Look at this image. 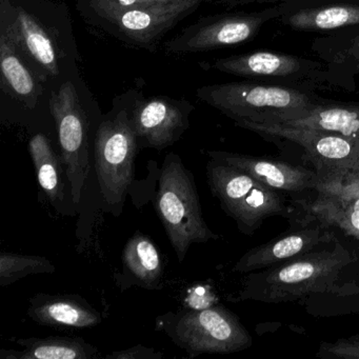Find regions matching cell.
<instances>
[{"label": "cell", "instance_id": "obj_13", "mask_svg": "<svg viewBox=\"0 0 359 359\" xmlns=\"http://www.w3.org/2000/svg\"><path fill=\"white\" fill-rule=\"evenodd\" d=\"M192 110L189 102L163 96L138 102L131 117L138 144L161 151L172 146L188 129Z\"/></svg>", "mask_w": 359, "mask_h": 359}, {"label": "cell", "instance_id": "obj_10", "mask_svg": "<svg viewBox=\"0 0 359 359\" xmlns=\"http://www.w3.org/2000/svg\"><path fill=\"white\" fill-rule=\"evenodd\" d=\"M283 14L279 4L253 12L217 14L199 20L165 43L169 53H201L253 41L268 22Z\"/></svg>", "mask_w": 359, "mask_h": 359}, {"label": "cell", "instance_id": "obj_32", "mask_svg": "<svg viewBox=\"0 0 359 359\" xmlns=\"http://www.w3.org/2000/svg\"><path fill=\"white\" fill-rule=\"evenodd\" d=\"M357 293H358V292H357ZM359 294V293H358Z\"/></svg>", "mask_w": 359, "mask_h": 359}, {"label": "cell", "instance_id": "obj_26", "mask_svg": "<svg viewBox=\"0 0 359 359\" xmlns=\"http://www.w3.org/2000/svg\"><path fill=\"white\" fill-rule=\"evenodd\" d=\"M317 356L325 358L359 359V336L334 342H323Z\"/></svg>", "mask_w": 359, "mask_h": 359}, {"label": "cell", "instance_id": "obj_1", "mask_svg": "<svg viewBox=\"0 0 359 359\" xmlns=\"http://www.w3.org/2000/svg\"><path fill=\"white\" fill-rule=\"evenodd\" d=\"M356 260L337 241L270 268L249 273L239 291L241 300L283 304L333 291L344 269Z\"/></svg>", "mask_w": 359, "mask_h": 359}, {"label": "cell", "instance_id": "obj_18", "mask_svg": "<svg viewBox=\"0 0 359 359\" xmlns=\"http://www.w3.org/2000/svg\"><path fill=\"white\" fill-rule=\"evenodd\" d=\"M311 50L327 66L337 90L356 91L359 75V26L323 34Z\"/></svg>", "mask_w": 359, "mask_h": 359}, {"label": "cell", "instance_id": "obj_3", "mask_svg": "<svg viewBox=\"0 0 359 359\" xmlns=\"http://www.w3.org/2000/svg\"><path fill=\"white\" fill-rule=\"evenodd\" d=\"M155 207L180 262L193 243L219 238L203 218L192 173L173 153L165 157L161 168Z\"/></svg>", "mask_w": 359, "mask_h": 359}, {"label": "cell", "instance_id": "obj_14", "mask_svg": "<svg viewBox=\"0 0 359 359\" xmlns=\"http://www.w3.org/2000/svg\"><path fill=\"white\" fill-rule=\"evenodd\" d=\"M210 158L247 172L278 192L302 193L325 187L317 172L268 157L251 156L224 151H209Z\"/></svg>", "mask_w": 359, "mask_h": 359}, {"label": "cell", "instance_id": "obj_29", "mask_svg": "<svg viewBox=\"0 0 359 359\" xmlns=\"http://www.w3.org/2000/svg\"><path fill=\"white\" fill-rule=\"evenodd\" d=\"M287 1H308V0H217L216 5L226 9H233V8L243 7V6L287 3Z\"/></svg>", "mask_w": 359, "mask_h": 359}, {"label": "cell", "instance_id": "obj_31", "mask_svg": "<svg viewBox=\"0 0 359 359\" xmlns=\"http://www.w3.org/2000/svg\"><path fill=\"white\" fill-rule=\"evenodd\" d=\"M355 173H356V174H357V175H358V176H359V171L355 172Z\"/></svg>", "mask_w": 359, "mask_h": 359}, {"label": "cell", "instance_id": "obj_9", "mask_svg": "<svg viewBox=\"0 0 359 359\" xmlns=\"http://www.w3.org/2000/svg\"><path fill=\"white\" fill-rule=\"evenodd\" d=\"M165 331L190 357L230 354L252 346L249 332L236 315L222 306L173 315Z\"/></svg>", "mask_w": 359, "mask_h": 359}, {"label": "cell", "instance_id": "obj_24", "mask_svg": "<svg viewBox=\"0 0 359 359\" xmlns=\"http://www.w3.org/2000/svg\"><path fill=\"white\" fill-rule=\"evenodd\" d=\"M123 262L127 270L144 287H152L163 276L161 254L144 235L135 234L126 245Z\"/></svg>", "mask_w": 359, "mask_h": 359}, {"label": "cell", "instance_id": "obj_12", "mask_svg": "<svg viewBox=\"0 0 359 359\" xmlns=\"http://www.w3.org/2000/svg\"><path fill=\"white\" fill-rule=\"evenodd\" d=\"M1 28L22 52L41 81L60 74V60L53 39L43 25L22 8H0Z\"/></svg>", "mask_w": 359, "mask_h": 359}, {"label": "cell", "instance_id": "obj_15", "mask_svg": "<svg viewBox=\"0 0 359 359\" xmlns=\"http://www.w3.org/2000/svg\"><path fill=\"white\" fill-rule=\"evenodd\" d=\"M302 226H335L359 241V176L350 174L341 182L319 189L315 201L304 205Z\"/></svg>", "mask_w": 359, "mask_h": 359}, {"label": "cell", "instance_id": "obj_28", "mask_svg": "<svg viewBox=\"0 0 359 359\" xmlns=\"http://www.w3.org/2000/svg\"><path fill=\"white\" fill-rule=\"evenodd\" d=\"M117 3L128 7H157V6L173 5V4L190 3L203 0H116Z\"/></svg>", "mask_w": 359, "mask_h": 359}, {"label": "cell", "instance_id": "obj_16", "mask_svg": "<svg viewBox=\"0 0 359 359\" xmlns=\"http://www.w3.org/2000/svg\"><path fill=\"white\" fill-rule=\"evenodd\" d=\"M278 22L298 32L327 34L359 26V0H308L279 3Z\"/></svg>", "mask_w": 359, "mask_h": 359}, {"label": "cell", "instance_id": "obj_7", "mask_svg": "<svg viewBox=\"0 0 359 359\" xmlns=\"http://www.w3.org/2000/svg\"><path fill=\"white\" fill-rule=\"evenodd\" d=\"M86 15L94 25L128 43L152 48L187 16L196 11L199 1L128 7L116 0H83Z\"/></svg>", "mask_w": 359, "mask_h": 359}, {"label": "cell", "instance_id": "obj_11", "mask_svg": "<svg viewBox=\"0 0 359 359\" xmlns=\"http://www.w3.org/2000/svg\"><path fill=\"white\" fill-rule=\"evenodd\" d=\"M50 110L57 127L62 165L73 203L79 205L90 171L89 125L72 81H66L52 93Z\"/></svg>", "mask_w": 359, "mask_h": 359}, {"label": "cell", "instance_id": "obj_4", "mask_svg": "<svg viewBox=\"0 0 359 359\" xmlns=\"http://www.w3.org/2000/svg\"><path fill=\"white\" fill-rule=\"evenodd\" d=\"M207 178L212 194L243 234H253L266 218L293 215L294 210L278 191L243 170L210 158Z\"/></svg>", "mask_w": 359, "mask_h": 359}, {"label": "cell", "instance_id": "obj_27", "mask_svg": "<svg viewBox=\"0 0 359 359\" xmlns=\"http://www.w3.org/2000/svg\"><path fill=\"white\" fill-rule=\"evenodd\" d=\"M163 353L154 350V348H146V346H138L134 348H128L119 352H113L106 355L104 358L107 359H159L163 358Z\"/></svg>", "mask_w": 359, "mask_h": 359}, {"label": "cell", "instance_id": "obj_21", "mask_svg": "<svg viewBox=\"0 0 359 359\" xmlns=\"http://www.w3.org/2000/svg\"><path fill=\"white\" fill-rule=\"evenodd\" d=\"M1 83L7 91L25 106L33 109L41 89V79L7 33L0 30Z\"/></svg>", "mask_w": 359, "mask_h": 359}, {"label": "cell", "instance_id": "obj_5", "mask_svg": "<svg viewBox=\"0 0 359 359\" xmlns=\"http://www.w3.org/2000/svg\"><path fill=\"white\" fill-rule=\"evenodd\" d=\"M234 123L237 127L249 130L264 138L302 149L304 158L316 168L325 186L341 182L350 174L359 171V137L285 123L248 121Z\"/></svg>", "mask_w": 359, "mask_h": 359}, {"label": "cell", "instance_id": "obj_17", "mask_svg": "<svg viewBox=\"0 0 359 359\" xmlns=\"http://www.w3.org/2000/svg\"><path fill=\"white\" fill-rule=\"evenodd\" d=\"M333 241L334 234L320 224L302 228L249 250L233 266V272L264 270L318 249L320 245H329Z\"/></svg>", "mask_w": 359, "mask_h": 359}, {"label": "cell", "instance_id": "obj_23", "mask_svg": "<svg viewBox=\"0 0 359 359\" xmlns=\"http://www.w3.org/2000/svg\"><path fill=\"white\" fill-rule=\"evenodd\" d=\"M29 151L36 170L39 186L49 201L57 207L65 197L62 159L56 155L53 147L43 134H36L31 138Z\"/></svg>", "mask_w": 359, "mask_h": 359}, {"label": "cell", "instance_id": "obj_2", "mask_svg": "<svg viewBox=\"0 0 359 359\" xmlns=\"http://www.w3.org/2000/svg\"><path fill=\"white\" fill-rule=\"evenodd\" d=\"M196 96L234 121L281 123L297 116L321 97L315 92L259 81L205 86Z\"/></svg>", "mask_w": 359, "mask_h": 359}, {"label": "cell", "instance_id": "obj_30", "mask_svg": "<svg viewBox=\"0 0 359 359\" xmlns=\"http://www.w3.org/2000/svg\"><path fill=\"white\" fill-rule=\"evenodd\" d=\"M0 1H1V7L0 8L5 7V6L9 5L10 4V0H0Z\"/></svg>", "mask_w": 359, "mask_h": 359}, {"label": "cell", "instance_id": "obj_20", "mask_svg": "<svg viewBox=\"0 0 359 359\" xmlns=\"http://www.w3.org/2000/svg\"><path fill=\"white\" fill-rule=\"evenodd\" d=\"M278 123L359 137V102L320 97L297 116Z\"/></svg>", "mask_w": 359, "mask_h": 359}, {"label": "cell", "instance_id": "obj_25", "mask_svg": "<svg viewBox=\"0 0 359 359\" xmlns=\"http://www.w3.org/2000/svg\"><path fill=\"white\" fill-rule=\"evenodd\" d=\"M55 266L48 258L22 254H0V285L7 287L30 275L50 274Z\"/></svg>", "mask_w": 359, "mask_h": 359}, {"label": "cell", "instance_id": "obj_19", "mask_svg": "<svg viewBox=\"0 0 359 359\" xmlns=\"http://www.w3.org/2000/svg\"><path fill=\"white\" fill-rule=\"evenodd\" d=\"M29 316L54 329H89L102 323V315L79 295L39 294L31 298Z\"/></svg>", "mask_w": 359, "mask_h": 359}, {"label": "cell", "instance_id": "obj_6", "mask_svg": "<svg viewBox=\"0 0 359 359\" xmlns=\"http://www.w3.org/2000/svg\"><path fill=\"white\" fill-rule=\"evenodd\" d=\"M209 69L300 91H333L336 89L327 66L321 60H311L283 52L257 50L249 53L219 58Z\"/></svg>", "mask_w": 359, "mask_h": 359}, {"label": "cell", "instance_id": "obj_22", "mask_svg": "<svg viewBox=\"0 0 359 359\" xmlns=\"http://www.w3.org/2000/svg\"><path fill=\"white\" fill-rule=\"evenodd\" d=\"M22 351L1 350L3 359H96L97 348L79 337L52 336L47 338L18 339Z\"/></svg>", "mask_w": 359, "mask_h": 359}, {"label": "cell", "instance_id": "obj_8", "mask_svg": "<svg viewBox=\"0 0 359 359\" xmlns=\"http://www.w3.org/2000/svg\"><path fill=\"white\" fill-rule=\"evenodd\" d=\"M137 149V134L126 111L100 123L94 150L96 176L102 198L115 213L133 182Z\"/></svg>", "mask_w": 359, "mask_h": 359}]
</instances>
